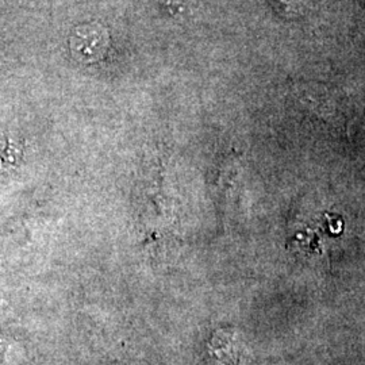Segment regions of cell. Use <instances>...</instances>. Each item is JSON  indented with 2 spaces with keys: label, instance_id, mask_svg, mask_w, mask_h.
<instances>
[{
  "label": "cell",
  "instance_id": "1",
  "mask_svg": "<svg viewBox=\"0 0 365 365\" xmlns=\"http://www.w3.org/2000/svg\"><path fill=\"white\" fill-rule=\"evenodd\" d=\"M110 48V36L105 27L88 24L76 27L69 38V49L75 60L93 64L103 60Z\"/></svg>",
  "mask_w": 365,
  "mask_h": 365
},
{
  "label": "cell",
  "instance_id": "2",
  "mask_svg": "<svg viewBox=\"0 0 365 365\" xmlns=\"http://www.w3.org/2000/svg\"><path fill=\"white\" fill-rule=\"evenodd\" d=\"M207 348L211 365H244L242 351L230 334L212 336Z\"/></svg>",
  "mask_w": 365,
  "mask_h": 365
}]
</instances>
